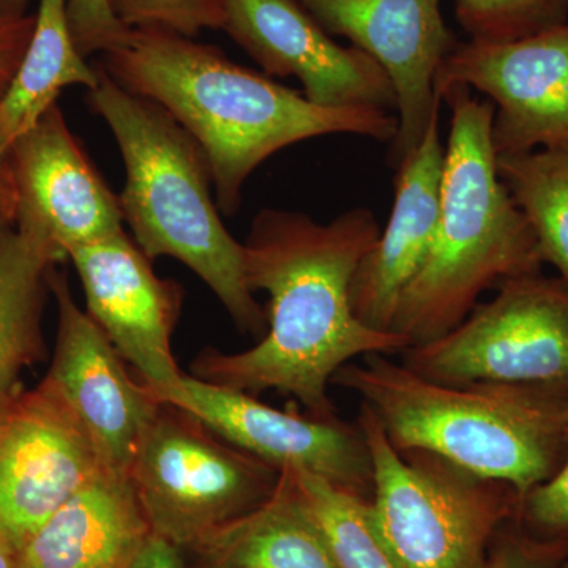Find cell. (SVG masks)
Returning a JSON list of instances; mask_svg holds the SVG:
<instances>
[{
	"label": "cell",
	"instance_id": "f1b7e54d",
	"mask_svg": "<svg viewBox=\"0 0 568 568\" xmlns=\"http://www.w3.org/2000/svg\"><path fill=\"white\" fill-rule=\"evenodd\" d=\"M36 28V14L17 21H0V103L20 69Z\"/></svg>",
	"mask_w": 568,
	"mask_h": 568
},
{
	"label": "cell",
	"instance_id": "4fadbf2b",
	"mask_svg": "<svg viewBox=\"0 0 568 568\" xmlns=\"http://www.w3.org/2000/svg\"><path fill=\"white\" fill-rule=\"evenodd\" d=\"M313 20L375 59L394 85L398 133L390 163L406 160L440 111L437 71L458 44L440 0H297Z\"/></svg>",
	"mask_w": 568,
	"mask_h": 568
},
{
	"label": "cell",
	"instance_id": "ac0fdd59",
	"mask_svg": "<svg viewBox=\"0 0 568 568\" xmlns=\"http://www.w3.org/2000/svg\"><path fill=\"white\" fill-rule=\"evenodd\" d=\"M152 528L126 474L104 469L21 548L22 568H130Z\"/></svg>",
	"mask_w": 568,
	"mask_h": 568
},
{
	"label": "cell",
	"instance_id": "d6986e66",
	"mask_svg": "<svg viewBox=\"0 0 568 568\" xmlns=\"http://www.w3.org/2000/svg\"><path fill=\"white\" fill-rule=\"evenodd\" d=\"M204 568H338L291 470L271 495L193 547Z\"/></svg>",
	"mask_w": 568,
	"mask_h": 568
},
{
	"label": "cell",
	"instance_id": "836d02e7",
	"mask_svg": "<svg viewBox=\"0 0 568 568\" xmlns=\"http://www.w3.org/2000/svg\"><path fill=\"white\" fill-rule=\"evenodd\" d=\"M567 2H568V0H567Z\"/></svg>",
	"mask_w": 568,
	"mask_h": 568
},
{
	"label": "cell",
	"instance_id": "9a60e30c",
	"mask_svg": "<svg viewBox=\"0 0 568 568\" xmlns=\"http://www.w3.org/2000/svg\"><path fill=\"white\" fill-rule=\"evenodd\" d=\"M69 257L84 290L85 313L162 403L183 376L171 349L182 287L159 278L125 231L77 246Z\"/></svg>",
	"mask_w": 568,
	"mask_h": 568
},
{
	"label": "cell",
	"instance_id": "8992f818",
	"mask_svg": "<svg viewBox=\"0 0 568 568\" xmlns=\"http://www.w3.org/2000/svg\"><path fill=\"white\" fill-rule=\"evenodd\" d=\"M358 429L373 470V519L403 568H485L493 538L518 515L510 485L413 452L403 457L362 403Z\"/></svg>",
	"mask_w": 568,
	"mask_h": 568
},
{
	"label": "cell",
	"instance_id": "484cf974",
	"mask_svg": "<svg viewBox=\"0 0 568 568\" xmlns=\"http://www.w3.org/2000/svg\"><path fill=\"white\" fill-rule=\"evenodd\" d=\"M67 17L74 47L85 59L115 50L133 31L115 17L111 0H67Z\"/></svg>",
	"mask_w": 568,
	"mask_h": 568
},
{
	"label": "cell",
	"instance_id": "2e32d148",
	"mask_svg": "<svg viewBox=\"0 0 568 568\" xmlns=\"http://www.w3.org/2000/svg\"><path fill=\"white\" fill-rule=\"evenodd\" d=\"M222 31L265 73L298 80L312 103L396 111L383 67L358 48L336 43L297 0H224Z\"/></svg>",
	"mask_w": 568,
	"mask_h": 568
},
{
	"label": "cell",
	"instance_id": "83f0119b",
	"mask_svg": "<svg viewBox=\"0 0 568 568\" xmlns=\"http://www.w3.org/2000/svg\"><path fill=\"white\" fill-rule=\"evenodd\" d=\"M568 555V534L537 537L508 534L491 548L485 568H558Z\"/></svg>",
	"mask_w": 568,
	"mask_h": 568
},
{
	"label": "cell",
	"instance_id": "7c38bea8",
	"mask_svg": "<svg viewBox=\"0 0 568 568\" xmlns=\"http://www.w3.org/2000/svg\"><path fill=\"white\" fill-rule=\"evenodd\" d=\"M162 405L179 407L224 443L278 473L304 470L361 496L373 488L372 459L358 426L278 410L245 392L186 375Z\"/></svg>",
	"mask_w": 568,
	"mask_h": 568
},
{
	"label": "cell",
	"instance_id": "9c48e42d",
	"mask_svg": "<svg viewBox=\"0 0 568 568\" xmlns=\"http://www.w3.org/2000/svg\"><path fill=\"white\" fill-rule=\"evenodd\" d=\"M0 222L39 235L67 257L123 231L119 197L52 104L0 159Z\"/></svg>",
	"mask_w": 568,
	"mask_h": 568
},
{
	"label": "cell",
	"instance_id": "8fae6325",
	"mask_svg": "<svg viewBox=\"0 0 568 568\" xmlns=\"http://www.w3.org/2000/svg\"><path fill=\"white\" fill-rule=\"evenodd\" d=\"M104 469L88 429L47 379L0 402V536L18 551Z\"/></svg>",
	"mask_w": 568,
	"mask_h": 568
},
{
	"label": "cell",
	"instance_id": "277c9868",
	"mask_svg": "<svg viewBox=\"0 0 568 568\" xmlns=\"http://www.w3.org/2000/svg\"><path fill=\"white\" fill-rule=\"evenodd\" d=\"M440 102L452 118L436 233L390 327L409 347L454 331L485 291L544 265L532 226L497 170L495 106L467 88L448 89Z\"/></svg>",
	"mask_w": 568,
	"mask_h": 568
},
{
	"label": "cell",
	"instance_id": "4dcf8cb0",
	"mask_svg": "<svg viewBox=\"0 0 568 568\" xmlns=\"http://www.w3.org/2000/svg\"><path fill=\"white\" fill-rule=\"evenodd\" d=\"M29 0H0V21H17L28 17Z\"/></svg>",
	"mask_w": 568,
	"mask_h": 568
},
{
	"label": "cell",
	"instance_id": "ba28073f",
	"mask_svg": "<svg viewBox=\"0 0 568 568\" xmlns=\"http://www.w3.org/2000/svg\"><path fill=\"white\" fill-rule=\"evenodd\" d=\"M458 327L407 347L406 365L436 383L568 387V282L541 272L508 280Z\"/></svg>",
	"mask_w": 568,
	"mask_h": 568
},
{
	"label": "cell",
	"instance_id": "52a82bcc",
	"mask_svg": "<svg viewBox=\"0 0 568 568\" xmlns=\"http://www.w3.org/2000/svg\"><path fill=\"white\" fill-rule=\"evenodd\" d=\"M223 443L179 407H160L130 469L153 534L193 548L271 495L278 470Z\"/></svg>",
	"mask_w": 568,
	"mask_h": 568
},
{
	"label": "cell",
	"instance_id": "603a6c76",
	"mask_svg": "<svg viewBox=\"0 0 568 568\" xmlns=\"http://www.w3.org/2000/svg\"><path fill=\"white\" fill-rule=\"evenodd\" d=\"M338 568H403L392 555L364 496L304 470H291Z\"/></svg>",
	"mask_w": 568,
	"mask_h": 568
},
{
	"label": "cell",
	"instance_id": "7402d4cb",
	"mask_svg": "<svg viewBox=\"0 0 568 568\" xmlns=\"http://www.w3.org/2000/svg\"><path fill=\"white\" fill-rule=\"evenodd\" d=\"M497 170L532 226L544 264L568 282V145L497 156Z\"/></svg>",
	"mask_w": 568,
	"mask_h": 568
},
{
	"label": "cell",
	"instance_id": "30bf717a",
	"mask_svg": "<svg viewBox=\"0 0 568 568\" xmlns=\"http://www.w3.org/2000/svg\"><path fill=\"white\" fill-rule=\"evenodd\" d=\"M452 88L484 93L495 106L497 156L568 145V21L510 41H458L436 74Z\"/></svg>",
	"mask_w": 568,
	"mask_h": 568
},
{
	"label": "cell",
	"instance_id": "3957f363",
	"mask_svg": "<svg viewBox=\"0 0 568 568\" xmlns=\"http://www.w3.org/2000/svg\"><path fill=\"white\" fill-rule=\"evenodd\" d=\"M332 383L373 410L402 454L433 455L510 485L523 497L545 484L568 455V387L436 383L387 355L347 364Z\"/></svg>",
	"mask_w": 568,
	"mask_h": 568
},
{
	"label": "cell",
	"instance_id": "7a4b0ae2",
	"mask_svg": "<svg viewBox=\"0 0 568 568\" xmlns=\"http://www.w3.org/2000/svg\"><path fill=\"white\" fill-rule=\"evenodd\" d=\"M102 69L126 91L159 103L200 142L219 211L234 216L246 179L268 156L324 134L394 142L396 112L325 108L231 61L219 48L162 29H133Z\"/></svg>",
	"mask_w": 568,
	"mask_h": 568
},
{
	"label": "cell",
	"instance_id": "e0dca14e",
	"mask_svg": "<svg viewBox=\"0 0 568 568\" xmlns=\"http://www.w3.org/2000/svg\"><path fill=\"white\" fill-rule=\"evenodd\" d=\"M439 123L437 111L424 140L396 168L394 209L354 275V315L376 331L392 332L399 297L424 264L435 237L446 160Z\"/></svg>",
	"mask_w": 568,
	"mask_h": 568
},
{
	"label": "cell",
	"instance_id": "4316f807",
	"mask_svg": "<svg viewBox=\"0 0 568 568\" xmlns=\"http://www.w3.org/2000/svg\"><path fill=\"white\" fill-rule=\"evenodd\" d=\"M518 518L537 537L568 534V455L555 477L523 497Z\"/></svg>",
	"mask_w": 568,
	"mask_h": 568
},
{
	"label": "cell",
	"instance_id": "ffe728a7",
	"mask_svg": "<svg viewBox=\"0 0 568 568\" xmlns=\"http://www.w3.org/2000/svg\"><path fill=\"white\" fill-rule=\"evenodd\" d=\"M67 260L39 235L0 222V402L20 390L24 368L41 358V308L48 275Z\"/></svg>",
	"mask_w": 568,
	"mask_h": 568
},
{
	"label": "cell",
	"instance_id": "cb8c5ba5",
	"mask_svg": "<svg viewBox=\"0 0 568 568\" xmlns=\"http://www.w3.org/2000/svg\"><path fill=\"white\" fill-rule=\"evenodd\" d=\"M455 14L469 40L510 41L568 21L567 0H457Z\"/></svg>",
	"mask_w": 568,
	"mask_h": 568
},
{
	"label": "cell",
	"instance_id": "5bb4252c",
	"mask_svg": "<svg viewBox=\"0 0 568 568\" xmlns=\"http://www.w3.org/2000/svg\"><path fill=\"white\" fill-rule=\"evenodd\" d=\"M48 287L58 305V338L44 379L91 436L103 466L126 474L162 403L126 372L102 328L74 302L65 272L52 267Z\"/></svg>",
	"mask_w": 568,
	"mask_h": 568
},
{
	"label": "cell",
	"instance_id": "6da1fadb",
	"mask_svg": "<svg viewBox=\"0 0 568 568\" xmlns=\"http://www.w3.org/2000/svg\"><path fill=\"white\" fill-rule=\"evenodd\" d=\"M379 234L365 207L331 223L283 209L257 213L244 244L245 275L253 293L268 294L267 331L244 353L203 351L192 376L253 396L276 390L310 416L334 420L328 384L342 366L409 347L402 335L362 323L351 304L355 272Z\"/></svg>",
	"mask_w": 568,
	"mask_h": 568
},
{
	"label": "cell",
	"instance_id": "44dd1931",
	"mask_svg": "<svg viewBox=\"0 0 568 568\" xmlns=\"http://www.w3.org/2000/svg\"><path fill=\"white\" fill-rule=\"evenodd\" d=\"M77 84L91 91L99 84V69L74 47L67 0H40L32 39L0 103V159L58 103L63 89Z\"/></svg>",
	"mask_w": 568,
	"mask_h": 568
},
{
	"label": "cell",
	"instance_id": "1f68e13d",
	"mask_svg": "<svg viewBox=\"0 0 568 568\" xmlns=\"http://www.w3.org/2000/svg\"><path fill=\"white\" fill-rule=\"evenodd\" d=\"M0 568H22L20 551L0 536Z\"/></svg>",
	"mask_w": 568,
	"mask_h": 568
},
{
	"label": "cell",
	"instance_id": "d6a6232c",
	"mask_svg": "<svg viewBox=\"0 0 568 568\" xmlns=\"http://www.w3.org/2000/svg\"><path fill=\"white\" fill-rule=\"evenodd\" d=\"M558 568H568V555L566 556V559L560 562V566Z\"/></svg>",
	"mask_w": 568,
	"mask_h": 568
},
{
	"label": "cell",
	"instance_id": "d4e9b609",
	"mask_svg": "<svg viewBox=\"0 0 568 568\" xmlns=\"http://www.w3.org/2000/svg\"><path fill=\"white\" fill-rule=\"evenodd\" d=\"M115 17L130 29H162L194 39L222 29L224 0H111Z\"/></svg>",
	"mask_w": 568,
	"mask_h": 568
},
{
	"label": "cell",
	"instance_id": "f546056e",
	"mask_svg": "<svg viewBox=\"0 0 568 568\" xmlns=\"http://www.w3.org/2000/svg\"><path fill=\"white\" fill-rule=\"evenodd\" d=\"M130 568H189L185 560L175 547L173 541L168 540L159 534H151V537L141 548L140 555L133 560Z\"/></svg>",
	"mask_w": 568,
	"mask_h": 568
},
{
	"label": "cell",
	"instance_id": "5b68a950",
	"mask_svg": "<svg viewBox=\"0 0 568 568\" xmlns=\"http://www.w3.org/2000/svg\"><path fill=\"white\" fill-rule=\"evenodd\" d=\"M88 103L108 123L125 164L119 194L134 244L153 261H181L219 297L239 331L263 338L265 310L246 283L244 244L227 233L200 142L159 103L123 89L100 67Z\"/></svg>",
	"mask_w": 568,
	"mask_h": 568
}]
</instances>
